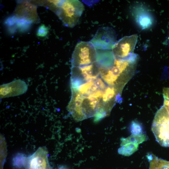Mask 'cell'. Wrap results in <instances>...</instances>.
Returning <instances> with one entry per match:
<instances>
[{
    "label": "cell",
    "mask_w": 169,
    "mask_h": 169,
    "mask_svg": "<svg viewBox=\"0 0 169 169\" xmlns=\"http://www.w3.org/2000/svg\"><path fill=\"white\" fill-rule=\"evenodd\" d=\"M49 8L64 25L71 28L76 25L84 10L83 4L79 0L51 1Z\"/></svg>",
    "instance_id": "cell-1"
},
{
    "label": "cell",
    "mask_w": 169,
    "mask_h": 169,
    "mask_svg": "<svg viewBox=\"0 0 169 169\" xmlns=\"http://www.w3.org/2000/svg\"><path fill=\"white\" fill-rule=\"evenodd\" d=\"M163 97H169V88L165 87L163 89Z\"/></svg>",
    "instance_id": "cell-15"
},
{
    "label": "cell",
    "mask_w": 169,
    "mask_h": 169,
    "mask_svg": "<svg viewBox=\"0 0 169 169\" xmlns=\"http://www.w3.org/2000/svg\"><path fill=\"white\" fill-rule=\"evenodd\" d=\"M163 106L169 113V97H163Z\"/></svg>",
    "instance_id": "cell-14"
},
{
    "label": "cell",
    "mask_w": 169,
    "mask_h": 169,
    "mask_svg": "<svg viewBox=\"0 0 169 169\" xmlns=\"http://www.w3.org/2000/svg\"><path fill=\"white\" fill-rule=\"evenodd\" d=\"M49 29L44 24L39 26L37 32V36L39 37L46 36L49 32Z\"/></svg>",
    "instance_id": "cell-13"
},
{
    "label": "cell",
    "mask_w": 169,
    "mask_h": 169,
    "mask_svg": "<svg viewBox=\"0 0 169 169\" xmlns=\"http://www.w3.org/2000/svg\"><path fill=\"white\" fill-rule=\"evenodd\" d=\"M15 16L19 18L26 20L32 23L38 17L36 7L27 2L18 5L16 9Z\"/></svg>",
    "instance_id": "cell-9"
},
{
    "label": "cell",
    "mask_w": 169,
    "mask_h": 169,
    "mask_svg": "<svg viewBox=\"0 0 169 169\" xmlns=\"http://www.w3.org/2000/svg\"><path fill=\"white\" fill-rule=\"evenodd\" d=\"M28 88L26 82L20 79L3 84L0 85V99L22 95L26 92Z\"/></svg>",
    "instance_id": "cell-8"
},
{
    "label": "cell",
    "mask_w": 169,
    "mask_h": 169,
    "mask_svg": "<svg viewBox=\"0 0 169 169\" xmlns=\"http://www.w3.org/2000/svg\"><path fill=\"white\" fill-rule=\"evenodd\" d=\"M151 128L158 142L169 147V113L163 105L156 113Z\"/></svg>",
    "instance_id": "cell-2"
},
{
    "label": "cell",
    "mask_w": 169,
    "mask_h": 169,
    "mask_svg": "<svg viewBox=\"0 0 169 169\" xmlns=\"http://www.w3.org/2000/svg\"><path fill=\"white\" fill-rule=\"evenodd\" d=\"M59 169H65L64 167H61Z\"/></svg>",
    "instance_id": "cell-16"
},
{
    "label": "cell",
    "mask_w": 169,
    "mask_h": 169,
    "mask_svg": "<svg viewBox=\"0 0 169 169\" xmlns=\"http://www.w3.org/2000/svg\"><path fill=\"white\" fill-rule=\"evenodd\" d=\"M138 21L140 25L143 28L147 27L151 23L150 17L146 15H141L140 16Z\"/></svg>",
    "instance_id": "cell-11"
},
{
    "label": "cell",
    "mask_w": 169,
    "mask_h": 169,
    "mask_svg": "<svg viewBox=\"0 0 169 169\" xmlns=\"http://www.w3.org/2000/svg\"><path fill=\"white\" fill-rule=\"evenodd\" d=\"M132 134H138L142 133V128L139 123L137 122L133 121L131 125Z\"/></svg>",
    "instance_id": "cell-12"
},
{
    "label": "cell",
    "mask_w": 169,
    "mask_h": 169,
    "mask_svg": "<svg viewBox=\"0 0 169 169\" xmlns=\"http://www.w3.org/2000/svg\"><path fill=\"white\" fill-rule=\"evenodd\" d=\"M97 54L96 48L90 42H79L72 54L71 67H80L93 64L96 60Z\"/></svg>",
    "instance_id": "cell-3"
},
{
    "label": "cell",
    "mask_w": 169,
    "mask_h": 169,
    "mask_svg": "<svg viewBox=\"0 0 169 169\" xmlns=\"http://www.w3.org/2000/svg\"><path fill=\"white\" fill-rule=\"evenodd\" d=\"M137 38V34H133L125 36L116 42L112 49L115 57L118 59H125L134 54Z\"/></svg>",
    "instance_id": "cell-5"
},
{
    "label": "cell",
    "mask_w": 169,
    "mask_h": 169,
    "mask_svg": "<svg viewBox=\"0 0 169 169\" xmlns=\"http://www.w3.org/2000/svg\"><path fill=\"white\" fill-rule=\"evenodd\" d=\"M46 147L39 148L32 155L26 157L23 166L25 169H52L48 159Z\"/></svg>",
    "instance_id": "cell-6"
},
{
    "label": "cell",
    "mask_w": 169,
    "mask_h": 169,
    "mask_svg": "<svg viewBox=\"0 0 169 169\" xmlns=\"http://www.w3.org/2000/svg\"><path fill=\"white\" fill-rule=\"evenodd\" d=\"M147 139L146 135L142 133L138 134H132L126 138H122L118 152L124 156H130L137 150L139 144Z\"/></svg>",
    "instance_id": "cell-7"
},
{
    "label": "cell",
    "mask_w": 169,
    "mask_h": 169,
    "mask_svg": "<svg viewBox=\"0 0 169 169\" xmlns=\"http://www.w3.org/2000/svg\"><path fill=\"white\" fill-rule=\"evenodd\" d=\"M147 156L150 163L149 169H169V161L159 158L153 154Z\"/></svg>",
    "instance_id": "cell-10"
},
{
    "label": "cell",
    "mask_w": 169,
    "mask_h": 169,
    "mask_svg": "<svg viewBox=\"0 0 169 169\" xmlns=\"http://www.w3.org/2000/svg\"><path fill=\"white\" fill-rule=\"evenodd\" d=\"M115 32L110 27L99 28L90 42L96 49L110 50L112 49L116 43Z\"/></svg>",
    "instance_id": "cell-4"
}]
</instances>
